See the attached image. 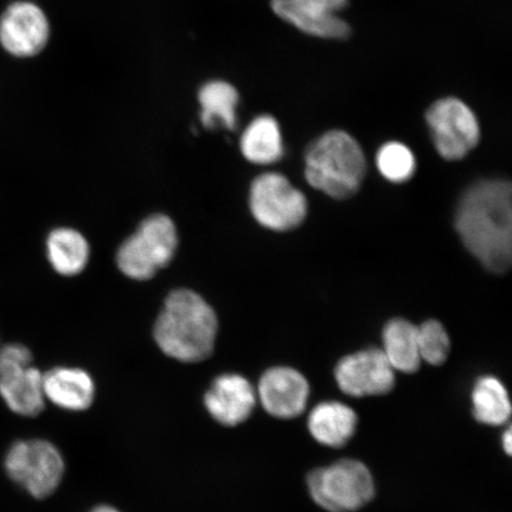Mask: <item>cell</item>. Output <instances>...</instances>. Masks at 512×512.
I'll list each match as a JSON object with an SVG mask.
<instances>
[{"mask_svg":"<svg viewBox=\"0 0 512 512\" xmlns=\"http://www.w3.org/2000/svg\"><path fill=\"white\" fill-rule=\"evenodd\" d=\"M511 184L485 179L466 189L456 211V229L464 246L486 270L503 274L512 260Z\"/></svg>","mask_w":512,"mask_h":512,"instance_id":"6da1fadb","label":"cell"},{"mask_svg":"<svg viewBox=\"0 0 512 512\" xmlns=\"http://www.w3.org/2000/svg\"><path fill=\"white\" fill-rule=\"evenodd\" d=\"M219 332L216 312L200 294L176 290L165 299L153 336L166 356L184 363L207 360Z\"/></svg>","mask_w":512,"mask_h":512,"instance_id":"7a4b0ae2","label":"cell"},{"mask_svg":"<svg viewBox=\"0 0 512 512\" xmlns=\"http://www.w3.org/2000/svg\"><path fill=\"white\" fill-rule=\"evenodd\" d=\"M366 172V155L360 143L348 132H326L306 150L307 183L335 200L354 196L360 190Z\"/></svg>","mask_w":512,"mask_h":512,"instance_id":"3957f363","label":"cell"},{"mask_svg":"<svg viewBox=\"0 0 512 512\" xmlns=\"http://www.w3.org/2000/svg\"><path fill=\"white\" fill-rule=\"evenodd\" d=\"M178 233L169 216L156 214L147 217L117 253V265L127 278L150 280L168 266L176 254Z\"/></svg>","mask_w":512,"mask_h":512,"instance_id":"277c9868","label":"cell"},{"mask_svg":"<svg viewBox=\"0 0 512 512\" xmlns=\"http://www.w3.org/2000/svg\"><path fill=\"white\" fill-rule=\"evenodd\" d=\"M307 488L320 508L329 512H352L375 496V483L368 467L344 459L307 476Z\"/></svg>","mask_w":512,"mask_h":512,"instance_id":"5b68a950","label":"cell"},{"mask_svg":"<svg viewBox=\"0 0 512 512\" xmlns=\"http://www.w3.org/2000/svg\"><path fill=\"white\" fill-rule=\"evenodd\" d=\"M4 466L8 476L36 499L53 495L66 471L59 448L43 439L17 441L6 453Z\"/></svg>","mask_w":512,"mask_h":512,"instance_id":"8992f818","label":"cell"},{"mask_svg":"<svg viewBox=\"0 0 512 512\" xmlns=\"http://www.w3.org/2000/svg\"><path fill=\"white\" fill-rule=\"evenodd\" d=\"M249 208L255 221L273 232L299 227L309 209L303 192L278 172H266L254 179L249 190Z\"/></svg>","mask_w":512,"mask_h":512,"instance_id":"52a82bcc","label":"cell"},{"mask_svg":"<svg viewBox=\"0 0 512 512\" xmlns=\"http://www.w3.org/2000/svg\"><path fill=\"white\" fill-rule=\"evenodd\" d=\"M31 351L22 344L0 348V398L17 415H40L46 408L43 373L32 364Z\"/></svg>","mask_w":512,"mask_h":512,"instance_id":"ba28073f","label":"cell"},{"mask_svg":"<svg viewBox=\"0 0 512 512\" xmlns=\"http://www.w3.org/2000/svg\"><path fill=\"white\" fill-rule=\"evenodd\" d=\"M426 121L435 150L445 160L463 159L479 144L476 113L454 96L433 102L426 112Z\"/></svg>","mask_w":512,"mask_h":512,"instance_id":"9c48e42d","label":"cell"},{"mask_svg":"<svg viewBox=\"0 0 512 512\" xmlns=\"http://www.w3.org/2000/svg\"><path fill=\"white\" fill-rule=\"evenodd\" d=\"M349 0H271L275 15L306 35L325 40H347L350 25L339 16Z\"/></svg>","mask_w":512,"mask_h":512,"instance_id":"30bf717a","label":"cell"},{"mask_svg":"<svg viewBox=\"0 0 512 512\" xmlns=\"http://www.w3.org/2000/svg\"><path fill=\"white\" fill-rule=\"evenodd\" d=\"M50 24L44 11L29 0H18L0 16V46L12 56L27 59L47 47Z\"/></svg>","mask_w":512,"mask_h":512,"instance_id":"8fae6325","label":"cell"},{"mask_svg":"<svg viewBox=\"0 0 512 512\" xmlns=\"http://www.w3.org/2000/svg\"><path fill=\"white\" fill-rule=\"evenodd\" d=\"M339 389L352 398H366L392 392L395 370L382 349L368 348L342 358L335 368Z\"/></svg>","mask_w":512,"mask_h":512,"instance_id":"7c38bea8","label":"cell"},{"mask_svg":"<svg viewBox=\"0 0 512 512\" xmlns=\"http://www.w3.org/2000/svg\"><path fill=\"white\" fill-rule=\"evenodd\" d=\"M265 411L278 419H294L302 415L310 398V384L302 373L288 367L265 371L256 389Z\"/></svg>","mask_w":512,"mask_h":512,"instance_id":"4fadbf2b","label":"cell"},{"mask_svg":"<svg viewBox=\"0 0 512 512\" xmlns=\"http://www.w3.org/2000/svg\"><path fill=\"white\" fill-rule=\"evenodd\" d=\"M256 401L253 384L239 374L216 377L204 395V406L211 418L227 427L239 426L251 418Z\"/></svg>","mask_w":512,"mask_h":512,"instance_id":"5bb4252c","label":"cell"},{"mask_svg":"<svg viewBox=\"0 0 512 512\" xmlns=\"http://www.w3.org/2000/svg\"><path fill=\"white\" fill-rule=\"evenodd\" d=\"M46 400L68 412L87 411L95 399V383L87 371L56 367L43 374Z\"/></svg>","mask_w":512,"mask_h":512,"instance_id":"9a60e30c","label":"cell"},{"mask_svg":"<svg viewBox=\"0 0 512 512\" xmlns=\"http://www.w3.org/2000/svg\"><path fill=\"white\" fill-rule=\"evenodd\" d=\"M358 424L354 409L342 402L326 401L312 409L307 427L312 438L324 446L339 448L347 445Z\"/></svg>","mask_w":512,"mask_h":512,"instance_id":"2e32d148","label":"cell"},{"mask_svg":"<svg viewBox=\"0 0 512 512\" xmlns=\"http://www.w3.org/2000/svg\"><path fill=\"white\" fill-rule=\"evenodd\" d=\"M243 157L255 165H272L284 157L283 133L272 115H259L249 123L240 140Z\"/></svg>","mask_w":512,"mask_h":512,"instance_id":"e0dca14e","label":"cell"},{"mask_svg":"<svg viewBox=\"0 0 512 512\" xmlns=\"http://www.w3.org/2000/svg\"><path fill=\"white\" fill-rule=\"evenodd\" d=\"M383 354L395 371L413 374L419 370L421 357L418 326L406 319L389 320L382 332Z\"/></svg>","mask_w":512,"mask_h":512,"instance_id":"ac0fdd59","label":"cell"},{"mask_svg":"<svg viewBox=\"0 0 512 512\" xmlns=\"http://www.w3.org/2000/svg\"><path fill=\"white\" fill-rule=\"evenodd\" d=\"M51 267L63 277H75L85 271L91 248L85 236L73 228H56L47 239Z\"/></svg>","mask_w":512,"mask_h":512,"instance_id":"d6986e66","label":"cell"},{"mask_svg":"<svg viewBox=\"0 0 512 512\" xmlns=\"http://www.w3.org/2000/svg\"><path fill=\"white\" fill-rule=\"evenodd\" d=\"M198 101L202 108L201 120L204 127L221 124L227 130H235L240 95L233 85L221 80L207 82L198 93Z\"/></svg>","mask_w":512,"mask_h":512,"instance_id":"ffe728a7","label":"cell"},{"mask_svg":"<svg viewBox=\"0 0 512 512\" xmlns=\"http://www.w3.org/2000/svg\"><path fill=\"white\" fill-rule=\"evenodd\" d=\"M473 416L480 424L502 426L510 419L511 403L504 384L495 376L479 377L472 389Z\"/></svg>","mask_w":512,"mask_h":512,"instance_id":"44dd1931","label":"cell"},{"mask_svg":"<svg viewBox=\"0 0 512 512\" xmlns=\"http://www.w3.org/2000/svg\"><path fill=\"white\" fill-rule=\"evenodd\" d=\"M375 164L382 177L392 183L407 182L416 171L413 151L400 142L383 144L376 153Z\"/></svg>","mask_w":512,"mask_h":512,"instance_id":"7402d4cb","label":"cell"},{"mask_svg":"<svg viewBox=\"0 0 512 512\" xmlns=\"http://www.w3.org/2000/svg\"><path fill=\"white\" fill-rule=\"evenodd\" d=\"M419 354L422 362L438 367L447 361L451 339L438 320H427L418 326Z\"/></svg>","mask_w":512,"mask_h":512,"instance_id":"603a6c76","label":"cell"},{"mask_svg":"<svg viewBox=\"0 0 512 512\" xmlns=\"http://www.w3.org/2000/svg\"><path fill=\"white\" fill-rule=\"evenodd\" d=\"M503 447L504 451L507 452L508 456L511 454V448H512V434L510 428H508L507 432L503 434Z\"/></svg>","mask_w":512,"mask_h":512,"instance_id":"cb8c5ba5","label":"cell"},{"mask_svg":"<svg viewBox=\"0 0 512 512\" xmlns=\"http://www.w3.org/2000/svg\"><path fill=\"white\" fill-rule=\"evenodd\" d=\"M91 512H121L111 505H99V507L94 508Z\"/></svg>","mask_w":512,"mask_h":512,"instance_id":"d4e9b609","label":"cell"}]
</instances>
